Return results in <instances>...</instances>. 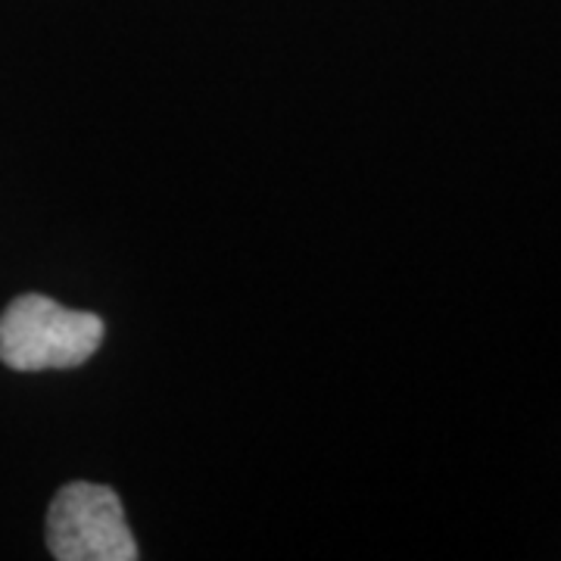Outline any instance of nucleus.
<instances>
[{
	"label": "nucleus",
	"mask_w": 561,
	"mask_h": 561,
	"mask_svg": "<svg viewBox=\"0 0 561 561\" xmlns=\"http://www.w3.org/2000/svg\"><path fill=\"white\" fill-rule=\"evenodd\" d=\"M106 324L44 294H22L0 316V362L13 371L79 368L101 350Z\"/></svg>",
	"instance_id": "1"
},
{
	"label": "nucleus",
	"mask_w": 561,
	"mask_h": 561,
	"mask_svg": "<svg viewBox=\"0 0 561 561\" xmlns=\"http://www.w3.org/2000/svg\"><path fill=\"white\" fill-rule=\"evenodd\" d=\"M47 549L57 561H135L140 556L119 493L91 481L57 490L47 508Z\"/></svg>",
	"instance_id": "2"
}]
</instances>
